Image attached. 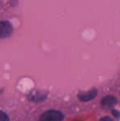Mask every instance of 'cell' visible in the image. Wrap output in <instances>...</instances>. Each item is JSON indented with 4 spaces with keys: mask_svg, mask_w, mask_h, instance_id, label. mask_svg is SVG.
<instances>
[{
    "mask_svg": "<svg viewBox=\"0 0 120 121\" xmlns=\"http://www.w3.org/2000/svg\"><path fill=\"white\" fill-rule=\"evenodd\" d=\"M97 95V90L96 89H91L88 91H85V92H81L78 95V98L80 99L82 101H89L94 99Z\"/></svg>",
    "mask_w": 120,
    "mask_h": 121,
    "instance_id": "obj_3",
    "label": "cell"
},
{
    "mask_svg": "<svg viewBox=\"0 0 120 121\" xmlns=\"http://www.w3.org/2000/svg\"><path fill=\"white\" fill-rule=\"evenodd\" d=\"M13 28L8 21L0 22V38H6L12 35Z\"/></svg>",
    "mask_w": 120,
    "mask_h": 121,
    "instance_id": "obj_2",
    "label": "cell"
},
{
    "mask_svg": "<svg viewBox=\"0 0 120 121\" xmlns=\"http://www.w3.org/2000/svg\"><path fill=\"white\" fill-rule=\"evenodd\" d=\"M0 121H9L8 115L2 110H0Z\"/></svg>",
    "mask_w": 120,
    "mask_h": 121,
    "instance_id": "obj_5",
    "label": "cell"
},
{
    "mask_svg": "<svg viewBox=\"0 0 120 121\" xmlns=\"http://www.w3.org/2000/svg\"><path fill=\"white\" fill-rule=\"evenodd\" d=\"M64 115L62 112L56 110H50L44 112L40 118V121H62Z\"/></svg>",
    "mask_w": 120,
    "mask_h": 121,
    "instance_id": "obj_1",
    "label": "cell"
},
{
    "mask_svg": "<svg viewBox=\"0 0 120 121\" xmlns=\"http://www.w3.org/2000/svg\"><path fill=\"white\" fill-rule=\"evenodd\" d=\"M99 121H113V120L109 116H104V117H103V118H101Z\"/></svg>",
    "mask_w": 120,
    "mask_h": 121,
    "instance_id": "obj_6",
    "label": "cell"
},
{
    "mask_svg": "<svg viewBox=\"0 0 120 121\" xmlns=\"http://www.w3.org/2000/svg\"><path fill=\"white\" fill-rule=\"evenodd\" d=\"M115 103V98L112 96H107L102 99L101 104L104 106H112Z\"/></svg>",
    "mask_w": 120,
    "mask_h": 121,
    "instance_id": "obj_4",
    "label": "cell"
}]
</instances>
